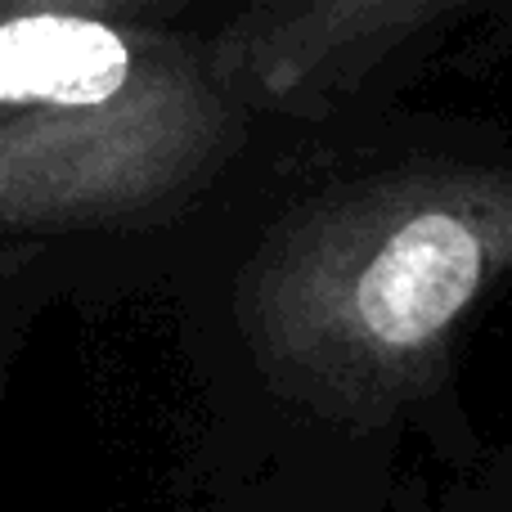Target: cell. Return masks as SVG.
<instances>
[{
    "label": "cell",
    "instance_id": "cell-2",
    "mask_svg": "<svg viewBox=\"0 0 512 512\" xmlns=\"http://www.w3.org/2000/svg\"><path fill=\"white\" fill-rule=\"evenodd\" d=\"M131 54L104 23L32 14L0 27V104H104L126 86Z\"/></svg>",
    "mask_w": 512,
    "mask_h": 512
},
{
    "label": "cell",
    "instance_id": "cell-1",
    "mask_svg": "<svg viewBox=\"0 0 512 512\" xmlns=\"http://www.w3.org/2000/svg\"><path fill=\"white\" fill-rule=\"evenodd\" d=\"M504 265H512V185L418 198L346 270V337L382 364L414 360L441 342Z\"/></svg>",
    "mask_w": 512,
    "mask_h": 512
}]
</instances>
